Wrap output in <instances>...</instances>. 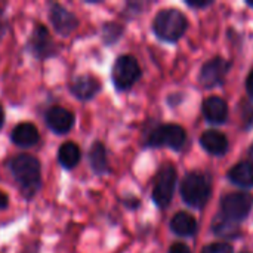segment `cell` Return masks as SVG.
I'll return each mask as SVG.
<instances>
[{
  "label": "cell",
  "mask_w": 253,
  "mask_h": 253,
  "mask_svg": "<svg viewBox=\"0 0 253 253\" xmlns=\"http://www.w3.org/2000/svg\"><path fill=\"white\" fill-rule=\"evenodd\" d=\"M82 157V151L77 144L68 141L64 142L58 150V162L64 169H74Z\"/></svg>",
  "instance_id": "obj_18"
},
{
  "label": "cell",
  "mask_w": 253,
  "mask_h": 253,
  "mask_svg": "<svg viewBox=\"0 0 253 253\" xmlns=\"http://www.w3.org/2000/svg\"><path fill=\"white\" fill-rule=\"evenodd\" d=\"M141 77V67L135 56L122 55L116 59L111 71V79L117 90H129Z\"/></svg>",
  "instance_id": "obj_5"
},
{
  "label": "cell",
  "mask_w": 253,
  "mask_h": 253,
  "mask_svg": "<svg viewBox=\"0 0 253 253\" xmlns=\"http://www.w3.org/2000/svg\"><path fill=\"white\" fill-rule=\"evenodd\" d=\"M246 90H248L249 96L253 99V68L251 70V73H249V76L246 79Z\"/></svg>",
  "instance_id": "obj_24"
},
{
  "label": "cell",
  "mask_w": 253,
  "mask_h": 253,
  "mask_svg": "<svg viewBox=\"0 0 253 253\" xmlns=\"http://www.w3.org/2000/svg\"><path fill=\"white\" fill-rule=\"evenodd\" d=\"M200 145L212 156H224L228 151V138L219 130H206L200 136Z\"/></svg>",
  "instance_id": "obj_13"
},
{
  "label": "cell",
  "mask_w": 253,
  "mask_h": 253,
  "mask_svg": "<svg viewBox=\"0 0 253 253\" xmlns=\"http://www.w3.org/2000/svg\"><path fill=\"white\" fill-rule=\"evenodd\" d=\"M253 206V196L249 193H230L221 200V213L224 218L240 222L246 219Z\"/></svg>",
  "instance_id": "obj_7"
},
{
  "label": "cell",
  "mask_w": 253,
  "mask_h": 253,
  "mask_svg": "<svg viewBox=\"0 0 253 253\" xmlns=\"http://www.w3.org/2000/svg\"><path fill=\"white\" fill-rule=\"evenodd\" d=\"M212 231L222 239H236L240 234V227L237 222H233L224 216H216L212 224Z\"/></svg>",
  "instance_id": "obj_20"
},
{
  "label": "cell",
  "mask_w": 253,
  "mask_h": 253,
  "mask_svg": "<svg viewBox=\"0 0 253 253\" xmlns=\"http://www.w3.org/2000/svg\"><path fill=\"white\" fill-rule=\"evenodd\" d=\"M169 253H191V251L184 243H173L169 249Z\"/></svg>",
  "instance_id": "obj_23"
},
{
  "label": "cell",
  "mask_w": 253,
  "mask_h": 253,
  "mask_svg": "<svg viewBox=\"0 0 253 253\" xmlns=\"http://www.w3.org/2000/svg\"><path fill=\"white\" fill-rule=\"evenodd\" d=\"M187 141V132L182 126L175 123H168L157 126L151 130V133L147 138L145 145L153 148L168 147L172 150H181L185 145Z\"/></svg>",
  "instance_id": "obj_4"
},
{
  "label": "cell",
  "mask_w": 253,
  "mask_h": 253,
  "mask_svg": "<svg viewBox=\"0 0 253 253\" xmlns=\"http://www.w3.org/2000/svg\"><path fill=\"white\" fill-rule=\"evenodd\" d=\"M9 169L19 185L21 194L31 199L37 194L42 184L40 162L30 154H19L9 162Z\"/></svg>",
  "instance_id": "obj_1"
},
{
  "label": "cell",
  "mask_w": 253,
  "mask_h": 253,
  "mask_svg": "<svg viewBox=\"0 0 253 253\" xmlns=\"http://www.w3.org/2000/svg\"><path fill=\"white\" fill-rule=\"evenodd\" d=\"M228 179L240 187V188H252L253 187V163L252 162H242L237 163L230 172Z\"/></svg>",
  "instance_id": "obj_17"
},
{
  "label": "cell",
  "mask_w": 253,
  "mask_h": 253,
  "mask_svg": "<svg viewBox=\"0 0 253 253\" xmlns=\"http://www.w3.org/2000/svg\"><path fill=\"white\" fill-rule=\"evenodd\" d=\"M203 114H205L206 120L211 123H215V125L225 123V120L228 117V105L222 98L211 96V98L205 99V102H203Z\"/></svg>",
  "instance_id": "obj_14"
},
{
  "label": "cell",
  "mask_w": 253,
  "mask_h": 253,
  "mask_svg": "<svg viewBox=\"0 0 253 253\" xmlns=\"http://www.w3.org/2000/svg\"><path fill=\"white\" fill-rule=\"evenodd\" d=\"M89 162L90 168L96 175H105L110 172L108 168V159H107V150L101 142H95L90 147L89 151Z\"/></svg>",
  "instance_id": "obj_19"
},
{
  "label": "cell",
  "mask_w": 253,
  "mask_h": 253,
  "mask_svg": "<svg viewBox=\"0 0 253 253\" xmlns=\"http://www.w3.org/2000/svg\"><path fill=\"white\" fill-rule=\"evenodd\" d=\"M243 253H249V252H243Z\"/></svg>",
  "instance_id": "obj_30"
},
{
  "label": "cell",
  "mask_w": 253,
  "mask_h": 253,
  "mask_svg": "<svg viewBox=\"0 0 253 253\" xmlns=\"http://www.w3.org/2000/svg\"><path fill=\"white\" fill-rule=\"evenodd\" d=\"M70 92L80 101H89L95 98L101 90V80L92 74H82L70 82Z\"/></svg>",
  "instance_id": "obj_12"
},
{
  "label": "cell",
  "mask_w": 253,
  "mask_h": 253,
  "mask_svg": "<svg viewBox=\"0 0 253 253\" xmlns=\"http://www.w3.org/2000/svg\"><path fill=\"white\" fill-rule=\"evenodd\" d=\"M176 178V169L172 165H166L159 170L153 187V200L159 208L165 209L170 205L175 194Z\"/></svg>",
  "instance_id": "obj_6"
},
{
  "label": "cell",
  "mask_w": 253,
  "mask_h": 253,
  "mask_svg": "<svg viewBox=\"0 0 253 253\" xmlns=\"http://www.w3.org/2000/svg\"><path fill=\"white\" fill-rule=\"evenodd\" d=\"M123 27L117 22H107L102 27V40L105 44H114L123 34Z\"/></svg>",
  "instance_id": "obj_21"
},
{
  "label": "cell",
  "mask_w": 253,
  "mask_h": 253,
  "mask_svg": "<svg viewBox=\"0 0 253 253\" xmlns=\"http://www.w3.org/2000/svg\"><path fill=\"white\" fill-rule=\"evenodd\" d=\"M248 4H249L251 7H253V1H248Z\"/></svg>",
  "instance_id": "obj_29"
},
{
  "label": "cell",
  "mask_w": 253,
  "mask_h": 253,
  "mask_svg": "<svg viewBox=\"0 0 253 253\" xmlns=\"http://www.w3.org/2000/svg\"><path fill=\"white\" fill-rule=\"evenodd\" d=\"M170 230L179 237H191L197 231V221L187 212H178L170 221Z\"/></svg>",
  "instance_id": "obj_16"
},
{
  "label": "cell",
  "mask_w": 253,
  "mask_h": 253,
  "mask_svg": "<svg viewBox=\"0 0 253 253\" xmlns=\"http://www.w3.org/2000/svg\"><path fill=\"white\" fill-rule=\"evenodd\" d=\"M10 139L15 145L27 148V147L36 145L40 139V135H39L37 127L33 123H19L12 130Z\"/></svg>",
  "instance_id": "obj_15"
},
{
  "label": "cell",
  "mask_w": 253,
  "mask_h": 253,
  "mask_svg": "<svg viewBox=\"0 0 253 253\" xmlns=\"http://www.w3.org/2000/svg\"><path fill=\"white\" fill-rule=\"evenodd\" d=\"M202 253H234V249L231 245L228 243H222V242H216V243H211L208 245Z\"/></svg>",
  "instance_id": "obj_22"
},
{
  "label": "cell",
  "mask_w": 253,
  "mask_h": 253,
  "mask_svg": "<svg viewBox=\"0 0 253 253\" xmlns=\"http://www.w3.org/2000/svg\"><path fill=\"white\" fill-rule=\"evenodd\" d=\"M3 123H4V111H3V107L0 104V129L3 127Z\"/></svg>",
  "instance_id": "obj_27"
},
{
  "label": "cell",
  "mask_w": 253,
  "mask_h": 253,
  "mask_svg": "<svg viewBox=\"0 0 253 253\" xmlns=\"http://www.w3.org/2000/svg\"><path fill=\"white\" fill-rule=\"evenodd\" d=\"M49 19L55 28V31L64 37L70 36L73 31L79 27V19L74 13H71L68 9H65L59 3H52L49 7Z\"/></svg>",
  "instance_id": "obj_10"
},
{
  "label": "cell",
  "mask_w": 253,
  "mask_h": 253,
  "mask_svg": "<svg viewBox=\"0 0 253 253\" xmlns=\"http://www.w3.org/2000/svg\"><path fill=\"white\" fill-rule=\"evenodd\" d=\"M44 122H46V126L52 132L64 135V133H68L73 129V126H74V114L71 111H68L67 108H64V107L53 105L46 111Z\"/></svg>",
  "instance_id": "obj_11"
},
{
  "label": "cell",
  "mask_w": 253,
  "mask_h": 253,
  "mask_svg": "<svg viewBox=\"0 0 253 253\" xmlns=\"http://www.w3.org/2000/svg\"><path fill=\"white\" fill-rule=\"evenodd\" d=\"M27 47L33 53V56H36L37 59H46V58L56 55V47L47 28L40 24L34 27Z\"/></svg>",
  "instance_id": "obj_9"
},
{
  "label": "cell",
  "mask_w": 253,
  "mask_h": 253,
  "mask_svg": "<svg viewBox=\"0 0 253 253\" xmlns=\"http://www.w3.org/2000/svg\"><path fill=\"white\" fill-rule=\"evenodd\" d=\"M249 156L253 159V144L251 145V148H249Z\"/></svg>",
  "instance_id": "obj_28"
},
{
  "label": "cell",
  "mask_w": 253,
  "mask_h": 253,
  "mask_svg": "<svg viewBox=\"0 0 253 253\" xmlns=\"http://www.w3.org/2000/svg\"><path fill=\"white\" fill-rule=\"evenodd\" d=\"M187 4L190 6V7H196V9H200V7H208V6H211L212 4V1H191V0H188L187 1Z\"/></svg>",
  "instance_id": "obj_25"
},
{
  "label": "cell",
  "mask_w": 253,
  "mask_h": 253,
  "mask_svg": "<svg viewBox=\"0 0 253 253\" xmlns=\"http://www.w3.org/2000/svg\"><path fill=\"white\" fill-rule=\"evenodd\" d=\"M188 21L187 16L178 9H163L160 10L153 22V30L156 36L163 42H178L187 31Z\"/></svg>",
  "instance_id": "obj_2"
},
{
  "label": "cell",
  "mask_w": 253,
  "mask_h": 253,
  "mask_svg": "<svg viewBox=\"0 0 253 253\" xmlns=\"http://www.w3.org/2000/svg\"><path fill=\"white\" fill-rule=\"evenodd\" d=\"M230 67H231V64L227 59L216 56V58L208 61L202 67L200 74H199V82L202 83L203 87H208V89L216 87L224 83Z\"/></svg>",
  "instance_id": "obj_8"
},
{
  "label": "cell",
  "mask_w": 253,
  "mask_h": 253,
  "mask_svg": "<svg viewBox=\"0 0 253 253\" xmlns=\"http://www.w3.org/2000/svg\"><path fill=\"white\" fill-rule=\"evenodd\" d=\"M7 206H9V197L4 191L0 190V211L6 209Z\"/></svg>",
  "instance_id": "obj_26"
},
{
  "label": "cell",
  "mask_w": 253,
  "mask_h": 253,
  "mask_svg": "<svg viewBox=\"0 0 253 253\" xmlns=\"http://www.w3.org/2000/svg\"><path fill=\"white\" fill-rule=\"evenodd\" d=\"M182 200L191 208H203L212 196L211 179L200 172H190L181 184Z\"/></svg>",
  "instance_id": "obj_3"
}]
</instances>
